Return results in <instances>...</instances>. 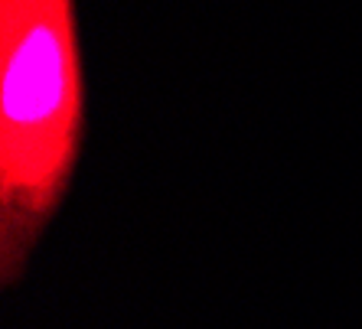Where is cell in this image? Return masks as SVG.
<instances>
[{"label": "cell", "mask_w": 362, "mask_h": 329, "mask_svg": "<svg viewBox=\"0 0 362 329\" xmlns=\"http://www.w3.org/2000/svg\"><path fill=\"white\" fill-rule=\"evenodd\" d=\"M76 0H0V280L23 277L82 150Z\"/></svg>", "instance_id": "6da1fadb"}]
</instances>
